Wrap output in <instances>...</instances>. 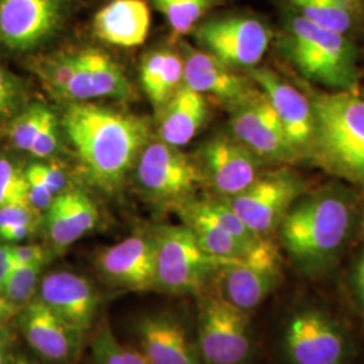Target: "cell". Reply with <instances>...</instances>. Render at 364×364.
<instances>
[{
  "mask_svg": "<svg viewBox=\"0 0 364 364\" xmlns=\"http://www.w3.org/2000/svg\"><path fill=\"white\" fill-rule=\"evenodd\" d=\"M63 127L88 180L111 193L120 188L150 142L144 119L88 102L70 103Z\"/></svg>",
  "mask_w": 364,
  "mask_h": 364,
  "instance_id": "1",
  "label": "cell"
},
{
  "mask_svg": "<svg viewBox=\"0 0 364 364\" xmlns=\"http://www.w3.org/2000/svg\"><path fill=\"white\" fill-rule=\"evenodd\" d=\"M356 223L355 196L338 182L304 195L279 224V236L299 272L317 278L331 272Z\"/></svg>",
  "mask_w": 364,
  "mask_h": 364,
  "instance_id": "2",
  "label": "cell"
},
{
  "mask_svg": "<svg viewBox=\"0 0 364 364\" xmlns=\"http://www.w3.org/2000/svg\"><path fill=\"white\" fill-rule=\"evenodd\" d=\"M308 158L344 181L364 186V99L353 92L316 93Z\"/></svg>",
  "mask_w": 364,
  "mask_h": 364,
  "instance_id": "3",
  "label": "cell"
},
{
  "mask_svg": "<svg viewBox=\"0 0 364 364\" xmlns=\"http://www.w3.org/2000/svg\"><path fill=\"white\" fill-rule=\"evenodd\" d=\"M278 48L306 80L336 91H356L358 55L348 36L317 26L289 10Z\"/></svg>",
  "mask_w": 364,
  "mask_h": 364,
  "instance_id": "4",
  "label": "cell"
},
{
  "mask_svg": "<svg viewBox=\"0 0 364 364\" xmlns=\"http://www.w3.org/2000/svg\"><path fill=\"white\" fill-rule=\"evenodd\" d=\"M153 239L156 246L154 289L164 293L200 294L220 266L237 262L209 255L186 224L164 225L156 230Z\"/></svg>",
  "mask_w": 364,
  "mask_h": 364,
  "instance_id": "5",
  "label": "cell"
},
{
  "mask_svg": "<svg viewBox=\"0 0 364 364\" xmlns=\"http://www.w3.org/2000/svg\"><path fill=\"white\" fill-rule=\"evenodd\" d=\"M196 343L207 364H251L254 353L248 313L216 293L203 294L198 301Z\"/></svg>",
  "mask_w": 364,
  "mask_h": 364,
  "instance_id": "6",
  "label": "cell"
},
{
  "mask_svg": "<svg viewBox=\"0 0 364 364\" xmlns=\"http://www.w3.org/2000/svg\"><path fill=\"white\" fill-rule=\"evenodd\" d=\"M282 352L289 364H346L351 358L352 341L335 317L306 306L287 318Z\"/></svg>",
  "mask_w": 364,
  "mask_h": 364,
  "instance_id": "7",
  "label": "cell"
},
{
  "mask_svg": "<svg viewBox=\"0 0 364 364\" xmlns=\"http://www.w3.org/2000/svg\"><path fill=\"white\" fill-rule=\"evenodd\" d=\"M196 42L204 52L231 69H252L269 50L270 27L248 15L213 18L193 28Z\"/></svg>",
  "mask_w": 364,
  "mask_h": 364,
  "instance_id": "8",
  "label": "cell"
},
{
  "mask_svg": "<svg viewBox=\"0 0 364 364\" xmlns=\"http://www.w3.org/2000/svg\"><path fill=\"white\" fill-rule=\"evenodd\" d=\"M304 193L305 185L299 174L281 169L260 174L247 189L223 200L251 231L266 237L279 227Z\"/></svg>",
  "mask_w": 364,
  "mask_h": 364,
  "instance_id": "9",
  "label": "cell"
},
{
  "mask_svg": "<svg viewBox=\"0 0 364 364\" xmlns=\"http://www.w3.org/2000/svg\"><path fill=\"white\" fill-rule=\"evenodd\" d=\"M232 136L262 162L291 164L299 159L264 93L254 88L246 99L231 107Z\"/></svg>",
  "mask_w": 364,
  "mask_h": 364,
  "instance_id": "10",
  "label": "cell"
},
{
  "mask_svg": "<svg viewBox=\"0 0 364 364\" xmlns=\"http://www.w3.org/2000/svg\"><path fill=\"white\" fill-rule=\"evenodd\" d=\"M198 166L180 151L161 139L149 142L136 162V178L146 195L177 201L193 192L201 181Z\"/></svg>",
  "mask_w": 364,
  "mask_h": 364,
  "instance_id": "11",
  "label": "cell"
},
{
  "mask_svg": "<svg viewBox=\"0 0 364 364\" xmlns=\"http://www.w3.org/2000/svg\"><path fill=\"white\" fill-rule=\"evenodd\" d=\"M64 0H0V43L27 52L50 38L63 23Z\"/></svg>",
  "mask_w": 364,
  "mask_h": 364,
  "instance_id": "12",
  "label": "cell"
},
{
  "mask_svg": "<svg viewBox=\"0 0 364 364\" xmlns=\"http://www.w3.org/2000/svg\"><path fill=\"white\" fill-rule=\"evenodd\" d=\"M201 178H205L221 198L232 197L260 176L262 161L232 135L220 134L200 150Z\"/></svg>",
  "mask_w": 364,
  "mask_h": 364,
  "instance_id": "13",
  "label": "cell"
},
{
  "mask_svg": "<svg viewBox=\"0 0 364 364\" xmlns=\"http://www.w3.org/2000/svg\"><path fill=\"white\" fill-rule=\"evenodd\" d=\"M250 77L267 97L299 156H308L314 129L311 99L269 68L250 69Z\"/></svg>",
  "mask_w": 364,
  "mask_h": 364,
  "instance_id": "14",
  "label": "cell"
},
{
  "mask_svg": "<svg viewBox=\"0 0 364 364\" xmlns=\"http://www.w3.org/2000/svg\"><path fill=\"white\" fill-rule=\"evenodd\" d=\"M139 351L150 364H207L181 320L170 312L144 314L135 323Z\"/></svg>",
  "mask_w": 364,
  "mask_h": 364,
  "instance_id": "15",
  "label": "cell"
},
{
  "mask_svg": "<svg viewBox=\"0 0 364 364\" xmlns=\"http://www.w3.org/2000/svg\"><path fill=\"white\" fill-rule=\"evenodd\" d=\"M281 278L279 259L237 260L220 266L212 282L221 299L250 313L267 299Z\"/></svg>",
  "mask_w": 364,
  "mask_h": 364,
  "instance_id": "16",
  "label": "cell"
},
{
  "mask_svg": "<svg viewBox=\"0 0 364 364\" xmlns=\"http://www.w3.org/2000/svg\"><path fill=\"white\" fill-rule=\"evenodd\" d=\"M97 270L111 287L144 291L154 289L156 246L153 236L134 235L105 248L96 258Z\"/></svg>",
  "mask_w": 364,
  "mask_h": 364,
  "instance_id": "17",
  "label": "cell"
},
{
  "mask_svg": "<svg viewBox=\"0 0 364 364\" xmlns=\"http://www.w3.org/2000/svg\"><path fill=\"white\" fill-rule=\"evenodd\" d=\"M37 299L80 335L90 329L99 308L93 285L73 272H53L42 277Z\"/></svg>",
  "mask_w": 364,
  "mask_h": 364,
  "instance_id": "18",
  "label": "cell"
},
{
  "mask_svg": "<svg viewBox=\"0 0 364 364\" xmlns=\"http://www.w3.org/2000/svg\"><path fill=\"white\" fill-rule=\"evenodd\" d=\"M77 65L61 99L70 103L90 102L102 97H127L129 78L111 55L97 49L76 52Z\"/></svg>",
  "mask_w": 364,
  "mask_h": 364,
  "instance_id": "19",
  "label": "cell"
},
{
  "mask_svg": "<svg viewBox=\"0 0 364 364\" xmlns=\"http://www.w3.org/2000/svg\"><path fill=\"white\" fill-rule=\"evenodd\" d=\"M19 326L30 347L46 360L64 363L77 352L81 336L38 299L22 309Z\"/></svg>",
  "mask_w": 364,
  "mask_h": 364,
  "instance_id": "20",
  "label": "cell"
},
{
  "mask_svg": "<svg viewBox=\"0 0 364 364\" xmlns=\"http://www.w3.org/2000/svg\"><path fill=\"white\" fill-rule=\"evenodd\" d=\"M183 85L201 95H212L230 107L237 105L252 92L247 80L235 73L218 58L204 50L182 46Z\"/></svg>",
  "mask_w": 364,
  "mask_h": 364,
  "instance_id": "21",
  "label": "cell"
},
{
  "mask_svg": "<svg viewBox=\"0 0 364 364\" xmlns=\"http://www.w3.org/2000/svg\"><path fill=\"white\" fill-rule=\"evenodd\" d=\"M99 210L91 197L77 189L57 196L46 210V232L57 250H64L97 225Z\"/></svg>",
  "mask_w": 364,
  "mask_h": 364,
  "instance_id": "22",
  "label": "cell"
},
{
  "mask_svg": "<svg viewBox=\"0 0 364 364\" xmlns=\"http://www.w3.org/2000/svg\"><path fill=\"white\" fill-rule=\"evenodd\" d=\"M151 14L144 0H112L93 19L95 34L109 45L135 48L150 31Z\"/></svg>",
  "mask_w": 364,
  "mask_h": 364,
  "instance_id": "23",
  "label": "cell"
},
{
  "mask_svg": "<svg viewBox=\"0 0 364 364\" xmlns=\"http://www.w3.org/2000/svg\"><path fill=\"white\" fill-rule=\"evenodd\" d=\"M183 224L195 234L201 248L209 255L225 260H278V251L272 242L260 247H250L223 230L219 224L196 212L186 203L180 209Z\"/></svg>",
  "mask_w": 364,
  "mask_h": 364,
  "instance_id": "24",
  "label": "cell"
},
{
  "mask_svg": "<svg viewBox=\"0 0 364 364\" xmlns=\"http://www.w3.org/2000/svg\"><path fill=\"white\" fill-rule=\"evenodd\" d=\"M159 138L162 142L182 147L189 144L208 117L205 96L182 85L161 109Z\"/></svg>",
  "mask_w": 364,
  "mask_h": 364,
  "instance_id": "25",
  "label": "cell"
},
{
  "mask_svg": "<svg viewBox=\"0 0 364 364\" xmlns=\"http://www.w3.org/2000/svg\"><path fill=\"white\" fill-rule=\"evenodd\" d=\"M141 84L151 105L161 111L183 85L181 54L169 49L146 54L141 65Z\"/></svg>",
  "mask_w": 364,
  "mask_h": 364,
  "instance_id": "26",
  "label": "cell"
},
{
  "mask_svg": "<svg viewBox=\"0 0 364 364\" xmlns=\"http://www.w3.org/2000/svg\"><path fill=\"white\" fill-rule=\"evenodd\" d=\"M289 10L317 26L348 36L363 21L352 0H284Z\"/></svg>",
  "mask_w": 364,
  "mask_h": 364,
  "instance_id": "27",
  "label": "cell"
},
{
  "mask_svg": "<svg viewBox=\"0 0 364 364\" xmlns=\"http://www.w3.org/2000/svg\"><path fill=\"white\" fill-rule=\"evenodd\" d=\"M186 204L191 208L195 209L196 212L219 224L223 230H225L228 234L232 235L250 247H260L269 242L267 237L251 231L245 224V221L235 213L232 208L223 198L188 201Z\"/></svg>",
  "mask_w": 364,
  "mask_h": 364,
  "instance_id": "28",
  "label": "cell"
},
{
  "mask_svg": "<svg viewBox=\"0 0 364 364\" xmlns=\"http://www.w3.org/2000/svg\"><path fill=\"white\" fill-rule=\"evenodd\" d=\"M176 36L193 31L203 15L216 0H153Z\"/></svg>",
  "mask_w": 364,
  "mask_h": 364,
  "instance_id": "29",
  "label": "cell"
},
{
  "mask_svg": "<svg viewBox=\"0 0 364 364\" xmlns=\"http://www.w3.org/2000/svg\"><path fill=\"white\" fill-rule=\"evenodd\" d=\"M95 364H150L138 348L123 346L111 328L102 326L92 343Z\"/></svg>",
  "mask_w": 364,
  "mask_h": 364,
  "instance_id": "30",
  "label": "cell"
},
{
  "mask_svg": "<svg viewBox=\"0 0 364 364\" xmlns=\"http://www.w3.org/2000/svg\"><path fill=\"white\" fill-rule=\"evenodd\" d=\"M38 210L28 201L15 203L0 208V239L9 243H18L34 232Z\"/></svg>",
  "mask_w": 364,
  "mask_h": 364,
  "instance_id": "31",
  "label": "cell"
},
{
  "mask_svg": "<svg viewBox=\"0 0 364 364\" xmlns=\"http://www.w3.org/2000/svg\"><path fill=\"white\" fill-rule=\"evenodd\" d=\"M45 264L13 266L1 294L18 309H23L31 301L37 299L41 274Z\"/></svg>",
  "mask_w": 364,
  "mask_h": 364,
  "instance_id": "32",
  "label": "cell"
},
{
  "mask_svg": "<svg viewBox=\"0 0 364 364\" xmlns=\"http://www.w3.org/2000/svg\"><path fill=\"white\" fill-rule=\"evenodd\" d=\"M76 53H61L39 60L34 70L48 88V91L61 99L63 93L76 72Z\"/></svg>",
  "mask_w": 364,
  "mask_h": 364,
  "instance_id": "33",
  "label": "cell"
},
{
  "mask_svg": "<svg viewBox=\"0 0 364 364\" xmlns=\"http://www.w3.org/2000/svg\"><path fill=\"white\" fill-rule=\"evenodd\" d=\"M46 111L48 108L45 105H31L22 114L15 117L9 130V136L18 150L28 153Z\"/></svg>",
  "mask_w": 364,
  "mask_h": 364,
  "instance_id": "34",
  "label": "cell"
},
{
  "mask_svg": "<svg viewBox=\"0 0 364 364\" xmlns=\"http://www.w3.org/2000/svg\"><path fill=\"white\" fill-rule=\"evenodd\" d=\"M27 201L26 170L0 156V208Z\"/></svg>",
  "mask_w": 364,
  "mask_h": 364,
  "instance_id": "35",
  "label": "cell"
},
{
  "mask_svg": "<svg viewBox=\"0 0 364 364\" xmlns=\"http://www.w3.org/2000/svg\"><path fill=\"white\" fill-rule=\"evenodd\" d=\"M58 149V120L48 108L38 134L31 144L28 153L36 158L43 159L52 156Z\"/></svg>",
  "mask_w": 364,
  "mask_h": 364,
  "instance_id": "36",
  "label": "cell"
},
{
  "mask_svg": "<svg viewBox=\"0 0 364 364\" xmlns=\"http://www.w3.org/2000/svg\"><path fill=\"white\" fill-rule=\"evenodd\" d=\"M22 90L11 73L0 68V122L11 119L18 111Z\"/></svg>",
  "mask_w": 364,
  "mask_h": 364,
  "instance_id": "37",
  "label": "cell"
},
{
  "mask_svg": "<svg viewBox=\"0 0 364 364\" xmlns=\"http://www.w3.org/2000/svg\"><path fill=\"white\" fill-rule=\"evenodd\" d=\"M27 178V201L28 204L41 212H46L52 205L55 196L53 195L50 189L42 180L38 170L36 169L34 164L26 169Z\"/></svg>",
  "mask_w": 364,
  "mask_h": 364,
  "instance_id": "38",
  "label": "cell"
},
{
  "mask_svg": "<svg viewBox=\"0 0 364 364\" xmlns=\"http://www.w3.org/2000/svg\"><path fill=\"white\" fill-rule=\"evenodd\" d=\"M11 255H13V266L46 264L50 259L49 250L39 245L11 246Z\"/></svg>",
  "mask_w": 364,
  "mask_h": 364,
  "instance_id": "39",
  "label": "cell"
},
{
  "mask_svg": "<svg viewBox=\"0 0 364 364\" xmlns=\"http://www.w3.org/2000/svg\"><path fill=\"white\" fill-rule=\"evenodd\" d=\"M34 166H36V169L38 170V173L41 174L43 182L46 183V186L50 189V192L55 197L68 191L66 189L65 173L58 165L37 162V164H34Z\"/></svg>",
  "mask_w": 364,
  "mask_h": 364,
  "instance_id": "40",
  "label": "cell"
},
{
  "mask_svg": "<svg viewBox=\"0 0 364 364\" xmlns=\"http://www.w3.org/2000/svg\"><path fill=\"white\" fill-rule=\"evenodd\" d=\"M350 289L355 304L364 313V250L352 267L350 274Z\"/></svg>",
  "mask_w": 364,
  "mask_h": 364,
  "instance_id": "41",
  "label": "cell"
},
{
  "mask_svg": "<svg viewBox=\"0 0 364 364\" xmlns=\"http://www.w3.org/2000/svg\"><path fill=\"white\" fill-rule=\"evenodd\" d=\"M18 311L19 309L16 306H14L13 304L0 293V316L11 320Z\"/></svg>",
  "mask_w": 364,
  "mask_h": 364,
  "instance_id": "42",
  "label": "cell"
},
{
  "mask_svg": "<svg viewBox=\"0 0 364 364\" xmlns=\"http://www.w3.org/2000/svg\"><path fill=\"white\" fill-rule=\"evenodd\" d=\"M0 266H13L11 246H0Z\"/></svg>",
  "mask_w": 364,
  "mask_h": 364,
  "instance_id": "43",
  "label": "cell"
},
{
  "mask_svg": "<svg viewBox=\"0 0 364 364\" xmlns=\"http://www.w3.org/2000/svg\"><path fill=\"white\" fill-rule=\"evenodd\" d=\"M13 362L10 351H9V341L0 338V364H10Z\"/></svg>",
  "mask_w": 364,
  "mask_h": 364,
  "instance_id": "44",
  "label": "cell"
},
{
  "mask_svg": "<svg viewBox=\"0 0 364 364\" xmlns=\"http://www.w3.org/2000/svg\"><path fill=\"white\" fill-rule=\"evenodd\" d=\"M13 266H0V293L3 291V287L7 282V278L10 275Z\"/></svg>",
  "mask_w": 364,
  "mask_h": 364,
  "instance_id": "45",
  "label": "cell"
},
{
  "mask_svg": "<svg viewBox=\"0 0 364 364\" xmlns=\"http://www.w3.org/2000/svg\"><path fill=\"white\" fill-rule=\"evenodd\" d=\"M352 1H353V4L356 6V9L359 10L362 18H364V0H352Z\"/></svg>",
  "mask_w": 364,
  "mask_h": 364,
  "instance_id": "46",
  "label": "cell"
},
{
  "mask_svg": "<svg viewBox=\"0 0 364 364\" xmlns=\"http://www.w3.org/2000/svg\"><path fill=\"white\" fill-rule=\"evenodd\" d=\"M10 364H33L31 362H28L26 358H19V359H13V362Z\"/></svg>",
  "mask_w": 364,
  "mask_h": 364,
  "instance_id": "47",
  "label": "cell"
},
{
  "mask_svg": "<svg viewBox=\"0 0 364 364\" xmlns=\"http://www.w3.org/2000/svg\"><path fill=\"white\" fill-rule=\"evenodd\" d=\"M9 321H10V318H6V317H1V316H0V332L3 331L4 326H7Z\"/></svg>",
  "mask_w": 364,
  "mask_h": 364,
  "instance_id": "48",
  "label": "cell"
}]
</instances>
